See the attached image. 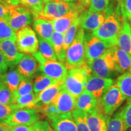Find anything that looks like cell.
Here are the masks:
<instances>
[{
  "label": "cell",
  "instance_id": "obj_33",
  "mask_svg": "<svg viewBox=\"0 0 131 131\" xmlns=\"http://www.w3.org/2000/svg\"><path fill=\"white\" fill-rule=\"evenodd\" d=\"M19 3L30 11L35 18L41 14L45 4L43 0H19Z\"/></svg>",
  "mask_w": 131,
  "mask_h": 131
},
{
  "label": "cell",
  "instance_id": "obj_13",
  "mask_svg": "<svg viewBox=\"0 0 131 131\" xmlns=\"http://www.w3.org/2000/svg\"><path fill=\"white\" fill-rule=\"evenodd\" d=\"M0 52L4 56L7 66L10 68L17 65L24 55L18 49L16 41L12 40L0 41Z\"/></svg>",
  "mask_w": 131,
  "mask_h": 131
},
{
  "label": "cell",
  "instance_id": "obj_32",
  "mask_svg": "<svg viewBox=\"0 0 131 131\" xmlns=\"http://www.w3.org/2000/svg\"><path fill=\"white\" fill-rule=\"evenodd\" d=\"M77 126V131H90L88 124V113L75 109L72 112Z\"/></svg>",
  "mask_w": 131,
  "mask_h": 131
},
{
  "label": "cell",
  "instance_id": "obj_5",
  "mask_svg": "<svg viewBox=\"0 0 131 131\" xmlns=\"http://www.w3.org/2000/svg\"><path fill=\"white\" fill-rule=\"evenodd\" d=\"M16 44L21 53L33 54L38 51L39 41L34 30L26 26L16 32Z\"/></svg>",
  "mask_w": 131,
  "mask_h": 131
},
{
  "label": "cell",
  "instance_id": "obj_38",
  "mask_svg": "<svg viewBox=\"0 0 131 131\" xmlns=\"http://www.w3.org/2000/svg\"><path fill=\"white\" fill-rule=\"evenodd\" d=\"M110 0H90L88 10L102 12L106 10Z\"/></svg>",
  "mask_w": 131,
  "mask_h": 131
},
{
  "label": "cell",
  "instance_id": "obj_39",
  "mask_svg": "<svg viewBox=\"0 0 131 131\" xmlns=\"http://www.w3.org/2000/svg\"><path fill=\"white\" fill-rule=\"evenodd\" d=\"M36 109L42 115L47 117V118L61 114L53 103L41 106Z\"/></svg>",
  "mask_w": 131,
  "mask_h": 131
},
{
  "label": "cell",
  "instance_id": "obj_9",
  "mask_svg": "<svg viewBox=\"0 0 131 131\" xmlns=\"http://www.w3.org/2000/svg\"><path fill=\"white\" fill-rule=\"evenodd\" d=\"M126 98L117 84H114L101 98V104L106 117L109 118Z\"/></svg>",
  "mask_w": 131,
  "mask_h": 131
},
{
  "label": "cell",
  "instance_id": "obj_6",
  "mask_svg": "<svg viewBox=\"0 0 131 131\" xmlns=\"http://www.w3.org/2000/svg\"><path fill=\"white\" fill-rule=\"evenodd\" d=\"M42 115L37 109H21L13 112L5 123L10 127L32 126L39 121Z\"/></svg>",
  "mask_w": 131,
  "mask_h": 131
},
{
  "label": "cell",
  "instance_id": "obj_31",
  "mask_svg": "<svg viewBox=\"0 0 131 131\" xmlns=\"http://www.w3.org/2000/svg\"><path fill=\"white\" fill-rule=\"evenodd\" d=\"M38 49L41 55L47 60H57L53 47L48 41L38 37Z\"/></svg>",
  "mask_w": 131,
  "mask_h": 131
},
{
  "label": "cell",
  "instance_id": "obj_17",
  "mask_svg": "<svg viewBox=\"0 0 131 131\" xmlns=\"http://www.w3.org/2000/svg\"><path fill=\"white\" fill-rule=\"evenodd\" d=\"M110 50L114 61L115 71L118 73H125L129 70L131 66V55L117 45L111 47Z\"/></svg>",
  "mask_w": 131,
  "mask_h": 131
},
{
  "label": "cell",
  "instance_id": "obj_7",
  "mask_svg": "<svg viewBox=\"0 0 131 131\" xmlns=\"http://www.w3.org/2000/svg\"><path fill=\"white\" fill-rule=\"evenodd\" d=\"M110 49L99 58L88 62L92 75L102 78H109L114 72H116Z\"/></svg>",
  "mask_w": 131,
  "mask_h": 131
},
{
  "label": "cell",
  "instance_id": "obj_48",
  "mask_svg": "<svg viewBox=\"0 0 131 131\" xmlns=\"http://www.w3.org/2000/svg\"><path fill=\"white\" fill-rule=\"evenodd\" d=\"M0 2L8 5H12V6H17L20 4L19 0H0Z\"/></svg>",
  "mask_w": 131,
  "mask_h": 131
},
{
  "label": "cell",
  "instance_id": "obj_22",
  "mask_svg": "<svg viewBox=\"0 0 131 131\" xmlns=\"http://www.w3.org/2000/svg\"><path fill=\"white\" fill-rule=\"evenodd\" d=\"M63 83H58L57 84L52 85L47 89L38 93L36 97L37 104H36L35 109L41 106L52 103L55 96L61 89Z\"/></svg>",
  "mask_w": 131,
  "mask_h": 131
},
{
  "label": "cell",
  "instance_id": "obj_23",
  "mask_svg": "<svg viewBox=\"0 0 131 131\" xmlns=\"http://www.w3.org/2000/svg\"><path fill=\"white\" fill-rule=\"evenodd\" d=\"M117 45L131 55V28L127 19L124 18Z\"/></svg>",
  "mask_w": 131,
  "mask_h": 131
},
{
  "label": "cell",
  "instance_id": "obj_27",
  "mask_svg": "<svg viewBox=\"0 0 131 131\" xmlns=\"http://www.w3.org/2000/svg\"><path fill=\"white\" fill-rule=\"evenodd\" d=\"M50 42L53 47L57 59L62 63H64L66 51L63 47L64 34L54 32L50 38Z\"/></svg>",
  "mask_w": 131,
  "mask_h": 131
},
{
  "label": "cell",
  "instance_id": "obj_46",
  "mask_svg": "<svg viewBox=\"0 0 131 131\" xmlns=\"http://www.w3.org/2000/svg\"><path fill=\"white\" fill-rule=\"evenodd\" d=\"M9 14L8 4L0 2V18L6 19Z\"/></svg>",
  "mask_w": 131,
  "mask_h": 131
},
{
  "label": "cell",
  "instance_id": "obj_26",
  "mask_svg": "<svg viewBox=\"0 0 131 131\" xmlns=\"http://www.w3.org/2000/svg\"><path fill=\"white\" fill-rule=\"evenodd\" d=\"M23 78V77L19 74L17 69L10 70L9 72H6L2 76L0 77L2 81L9 88L14 95L15 94Z\"/></svg>",
  "mask_w": 131,
  "mask_h": 131
},
{
  "label": "cell",
  "instance_id": "obj_42",
  "mask_svg": "<svg viewBox=\"0 0 131 131\" xmlns=\"http://www.w3.org/2000/svg\"><path fill=\"white\" fill-rule=\"evenodd\" d=\"M35 131H53L48 121L40 119L32 125Z\"/></svg>",
  "mask_w": 131,
  "mask_h": 131
},
{
  "label": "cell",
  "instance_id": "obj_45",
  "mask_svg": "<svg viewBox=\"0 0 131 131\" xmlns=\"http://www.w3.org/2000/svg\"><path fill=\"white\" fill-rule=\"evenodd\" d=\"M7 64L6 63L2 53L0 52V77L7 72Z\"/></svg>",
  "mask_w": 131,
  "mask_h": 131
},
{
  "label": "cell",
  "instance_id": "obj_37",
  "mask_svg": "<svg viewBox=\"0 0 131 131\" xmlns=\"http://www.w3.org/2000/svg\"><path fill=\"white\" fill-rule=\"evenodd\" d=\"M15 98L9 88L2 83L0 85V103L10 105L15 103Z\"/></svg>",
  "mask_w": 131,
  "mask_h": 131
},
{
  "label": "cell",
  "instance_id": "obj_43",
  "mask_svg": "<svg viewBox=\"0 0 131 131\" xmlns=\"http://www.w3.org/2000/svg\"><path fill=\"white\" fill-rule=\"evenodd\" d=\"M13 112L10 106L0 103V122H5Z\"/></svg>",
  "mask_w": 131,
  "mask_h": 131
},
{
  "label": "cell",
  "instance_id": "obj_50",
  "mask_svg": "<svg viewBox=\"0 0 131 131\" xmlns=\"http://www.w3.org/2000/svg\"><path fill=\"white\" fill-rule=\"evenodd\" d=\"M52 1H53L54 2H55V3H58L61 2V1H66V0H52Z\"/></svg>",
  "mask_w": 131,
  "mask_h": 131
},
{
  "label": "cell",
  "instance_id": "obj_53",
  "mask_svg": "<svg viewBox=\"0 0 131 131\" xmlns=\"http://www.w3.org/2000/svg\"><path fill=\"white\" fill-rule=\"evenodd\" d=\"M126 131H131V127H130V128L127 129V130Z\"/></svg>",
  "mask_w": 131,
  "mask_h": 131
},
{
  "label": "cell",
  "instance_id": "obj_19",
  "mask_svg": "<svg viewBox=\"0 0 131 131\" xmlns=\"http://www.w3.org/2000/svg\"><path fill=\"white\" fill-rule=\"evenodd\" d=\"M101 104V99H97L92 95L83 91L77 98L75 109L91 114Z\"/></svg>",
  "mask_w": 131,
  "mask_h": 131
},
{
  "label": "cell",
  "instance_id": "obj_20",
  "mask_svg": "<svg viewBox=\"0 0 131 131\" xmlns=\"http://www.w3.org/2000/svg\"><path fill=\"white\" fill-rule=\"evenodd\" d=\"M38 62L32 55L24 54L18 64L17 69L23 77L31 78L38 69L40 64Z\"/></svg>",
  "mask_w": 131,
  "mask_h": 131
},
{
  "label": "cell",
  "instance_id": "obj_11",
  "mask_svg": "<svg viewBox=\"0 0 131 131\" xmlns=\"http://www.w3.org/2000/svg\"><path fill=\"white\" fill-rule=\"evenodd\" d=\"M39 69L42 74L60 83L64 81L68 71L64 63L57 60H46L40 64Z\"/></svg>",
  "mask_w": 131,
  "mask_h": 131
},
{
  "label": "cell",
  "instance_id": "obj_24",
  "mask_svg": "<svg viewBox=\"0 0 131 131\" xmlns=\"http://www.w3.org/2000/svg\"><path fill=\"white\" fill-rule=\"evenodd\" d=\"M34 28L39 37L50 42L54 28L51 20L36 18L34 23Z\"/></svg>",
  "mask_w": 131,
  "mask_h": 131
},
{
  "label": "cell",
  "instance_id": "obj_15",
  "mask_svg": "<svg viewBox=\"0 0 131 131\" xmlns=\"http://www.w3.org/2000/svg\"><path fill=\"white\" fill-rule=\"evenodd\" d=\"M53 131H77V126L72 112L64 113L48 118Z\"/></svg>",
  "mask_w": 131,
  "mask_h": 131
},
{
  "label": "cell",
  "instance_id": "obj_35",
  "mask_svg": "<svg viewBox=\"0 0 131 131\" xmlns=\"http://www.w3.org/2000/svg\"><path fill=\"white\" fill-rule=\"evenodd\" d=\"M6 40L16 41V32L4 18H0V41Z\"/></svg>",
  "mask_w": 131,
  "mask_h": 131
},
{
  "label": "cell",
  "instance_id": "obj_18",
  "mask_svg": "<svg viewBox=\"0 0 131 131\" xmlns=\"http://www.w3.org/2000/svg\"><path fill=\"white\" fill-rule=\"evenodd\" d=\"M103 112L102 104L88 115V124L90 131H107V121Z\"/></svg>",
  "mask_w": 131,
  "mask_h": 131
},
{
  "label": "cell",
  "instance_id": "obj_3",
  "mask_svg": "<svg viewBox=\"0 0 131 131\" xmlns=\"http://www.w3.org/2000/svg\"><path fill=\"white\" fill-rule=\"evenodd\" d=\"M122 25L118 15L111 14L96 30L93 31V35L114 46L117 44Z\"/></svg>",
  "mask_w": 131,
  "mask_h": 131
},
{
  "label": "cell",
  "instance_id": "obj_36",
  "mask_svg": "<svg viewBox=\"0 0 131 131\" xmlns=\"http://www.w3.org/2000/svg\"><path fill=\"white\" fill-rule=\"evenodd\" d=\"M33 92V79L32 78L23 77L19 83L18 88L15 94V98L25 95Z\"/></svg>",
  "mask_w": 131,
  "mask_h": 131
},
{
  "label": "cell",
  "instance_id": "obj_52",
  "mask_svg": "<svg viewBox=\"0 0 131 131\" xmlns=\"http://www.w3.org/2000/svg\"><path fill=\"white\" fill-rule=\"evenodd\" d=\"M2 83H3L2 80H1V78H0V85H1V84H2Z\"/></svg>",
  "mask_w": 131,
  "mask_h": 131
},
{
  "label": "cell",
  "instance_id": "obj_25",
  "mask_svg": "<svg viewBox=\"0 0 131 131\" xmlns=\"http://www.w3.org/2000/svg\"><path fill=\"white\" fill-rule=\"evenodd\" d=\"M37 95L34 92L19 96L15 99V101L12 104H10L12 111H15L21 109H35L37 101Z\"/></svg>",
  "mask_w": 131,
  "mask_h": 131
},
{
  "label": "cell",
  "instance_id": "obj_30",
  "mask_svg": "<svg viewBox=\"0 0 131 131\" xmlns=\"http://www.w3.org/2000/svg\"><path fill=\"white\" fill-rule=\"evenodd\" d=\"M126 125L121 110L107 121V131H126Z\"/></svg>",
  "mask_w": 131,
  "mask_h": 131
},
{
  "label": "cell",
  "instance_id": "obj_40",
  "mask_svg": "<svg viewBox=\"0 0 131 131\" xmlns=\"http://www.w3.org/2000/svg\"><path fill=\"white\" fill-rule=\"evenodd\" d=\"M127 100V103L126 105L123 109H122L126 130L131 127V99Z\"/></svg>",
  "mask_w": 131,
  "mask_h": 131
},
{
  "label": "cell",
  "instance_id": "obj_2",
  "mask_svg": "<svg viewBox=\"0 0 131 131\" xmlns=\"http://www.w3.org/2000/svg\"><path fill=\"white\" fill-rule=\"evenodd\" d=\"M92 74L88 63L79 68L72 69L68 71L63 86L70 94L77 98L84 91L87 81Z\"/></svg>",
  "mask_w": 131,
  "mask_h": 131
},
{
  "label": "cell",
  "instance_id": "obj_21",
  "mask_svg": "<svg viewBox=\"0 0 131 131\" xmlns=\"http://www.w3.org/2000/svg\"><path fill=\"white\" fill-rule=\"evenodd\" d=\"M82 13L78 10H72L60 18L51 20L55 32L64 34L70 26L80 17Z\"/></svg>",
  "mask_w": 131,
  "mask_h": 131
},
{
  "label": "cell",
  "instance_id": "obj_29",
  "mask_svg": "<svg viewBox=\"0 0 131 131\" xmlns=\"http://www.w3.org/2000/svg\"><path fill=\"white\" fill-rule=\"evenodd\" d=\"M117 84L126 99H131V73L125 72L120 75Z\"/></svg>",
  "mask_w": 131,
  "mask_h": 131
},
{
  "label": "cell",
  "instance_id": "obj_4",
  "mask_svg": "<svg viewBox=\"0 0 131 131\" xmlns=\"http://www.w3.org/2000/svg\"><path fill=\"white\" fill-rule=\"evenodd\" d=\"M8 9L9 14L5 19L15 32L32 23L33 15L25 6L8 5Z\"/></svg>",
  "mask_w": 131,
  "mask_h": 131
},
{
  "label": "cell",
  "instance_id": "obj_34",
  "mask_svg": "<svg viewBox=\"0 0 131 131\" xmlns=\"http://www.w3.org/2000/svg\"><path fill=\"white\" fill-rule=\"evenodd\" d=\"M80 26V18L79 17L64 34L63 47L66 51L74 40L77 34V31L79 29Z\"/></svg>",
  "mask_w": 131,
  "mask_h": 131
},
{
  "label": "cell",
  "instance_id": "obj_51",
  "mask_svg": "<svg viewBox=\"0 0 131 131\" xmlns=\"http://www.w3.org/2000/svg\"><path fill=\"white\" fill-rule=\"evenodd\" d=\"M43 1H45V3H47V2H49V1H51V0H43Z\"/></svg>",
  "mask_w": 131,
  "mask_h": 131
},
{
  "label": "cell",
  "instance_id": "obj_55",
  "mask_svg": "<svg viewBox=\"0 0 131 131\" xmlns=\"http://www.w3.org/2000/svg\"><path fill=\"white\" fill-rule=\"evenodd\" d=\"M130 28H131V25H130Z\"/></svg>",
  "mask_w": 131,
  "mask_h": 131
},
{
  "label": "cell",
  "instance_id": "obj_16",
  "mask_svg": "<svg viewBox=\"0 0 131 131\" xmlns=\"http://www.w3.org/2000/svg\"><path fill=\"white\" fill-rule=\"evenodd\" d=\"M76 100L77 98L75 96L65 89L63 83L61 89L55 96L52 103L56 106L61 114H64L71 112L75 110Z\"/></svg>",
  "mask_w": 131,
  "mask_h": 131
},
{
  "label": "cell",
  "instance_id": "obj_10",
  "mask_svg": "<svg viewBox=\"0 0 131 131\" xmlns=\"http://www.w3.org/2000/svg\"><path fill=\"white\" fill-rule=\"evenodd\" d=\"M114 83V80L112 78H102L91 74L88 78L84 91L90 93L97 99H101Z\"/></svg>",
  "mask_w": 131,
  "mask_h": 131
},
{
  "label": "cell",
  "instance_id": "obj_12",
  "mask_svg": "<svg viewBox=\"0 0 131 131\" xmlns=\"http://www.w3.org/2000/svg\"><path fill=\"white\" fill-rule=\"evenodd\" d=\"M112 46L95 36L89 39L85 37L84 47L87 62L93 61L102 56Z\"/></svg>",
  "mask_w": 131,
  "mask_h": 131
},
{
  "label": "cell",
  "instance_id": "obj_47",
  "mask_svg": "<svg viewBox=\"0 0 131 131\" xmlns=\"http://www.w3.org/2000/svg\"><path fill=\"white\" fill-rule=\"evenodd\" d=\"M10 131H35L32 126H15L12 127Z\"/></svg>",
  "mask_w": 131,
  "mask_h": 131
},
{
  "label": "cell",
  "instance_id": "obj_1",
  "mask_svg": "<svg viewBox=\"0 0 131 131\" xmlns=\"http://www.w3.org/2000/svg\"><path fill=\"white\" fill-rule=\"evenodd\" d=\"M85 34L80 27L72 43L66 52L65 66L68 70L79 68L88 63L85 53Z\"/></svg>",
  "mask_w": 131,
  "mask_h": 131
},
{
  "label": "cell",
  "instance_id": "obj_44",
  "mask_svg": "<svg viewBox=\"0 0 131 131\" xmlns=\"http://www.w3.org/2000/svg\"><path fill=\"white\" fill-rule=\"evenodd\" d=\"M69 2L75 4L78 9L84 12L89 8L90 0H69Z\"/></svg>",
  "mask_w": 131,
  "mask_h": 131
},
{
  "label": "cell",
  "instance_id": "obj_49",
  "mask_svg": "<svg viewBox=\"0 0 131 131\" xmlns=\"http://www.w3.org/2000/svg\"><path fill=\"white\" fill-rule=\"evenodd\" d=\"M10 129L11 127L7 125L6 123L0 122V131H10Z\"/></svg>",
  "mask_w": 131,
  "mask_h": 131
},
{
  "label": "cell",
  "instance_id": "obj_54",
  "mask_svg": "<svg viewBox=\"0 0 131 131\" xmlns=\"http://www.w3.org/2000/svg\"><path fill=\"white\" fill-rule=\"evenodd\" d=\"M129 71H130V72L131 73V66H130V69H129Z\"/></svg>",
  "mask_w": 131,
  "mask_h": 131
},
{
  "label": "cell",
  "instance_id": "obj_41",
  "mask_svg": "<svg viewBox=\"0 0 131 131\" xmlns=\"http://www.w3.org/2000/svg\"><path fill=\"white\" fill-rule=\"evenodd\" d=\"M120 6L124 18L131 21V0H121Z\"/></svg>",
  "mask_w": 131,
  "mask_h": 131
},
{
  "label": "cell",
  "instance_id": "obj_8",
  "mask_svg": "<svg viewBox=\"0 0 131 131\" xmlns=\"http://www.w3.org/2000/svg\"><path fill=\"white\" fill-rule=\"evenodd\" d=\"M72 10H76L75 4L72 3L63 1L57 3L51 0L45 3L43 10L37 18L54 20L64 16Z\"/></svg>",
  "mask_w": 131,
  "mask_h": 131
},
{
  "label": "cell",
  "instance_id": "obj_14",
  "mask_svg": "<svg viewBox=\"0 0 131 131\" xmlns=\"http://www.w3.org/2000/svg\"><path fill=\"white\" fill-rule=\"evenodd\" d=\"M107 11L102 12L85 10L80 16V27L88 30L97 29L107 18Z\"/></svg>",
  "mask_w": 131,
  "mask_h": 131
},
{
  "label": "cell",
  "instance_id": "obj_28",
  "mask_svg": "<svg viewBox=\"0 0 131 131\" xmlns=\"http://www.w3.org/2000/svg\"><path fill=\"white\" fill-rule=\"evenodd\" d=\"M58 83L60 82L57 81L44 74L37 75L34 80H33V91L35 94H38L49 86Z\"/></svg>",
  "mask_w": 131,
  "mask_h": 131
}]
</instances>
